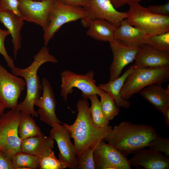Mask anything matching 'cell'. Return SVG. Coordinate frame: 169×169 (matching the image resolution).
Here are the masks:
<instances>
[{"label":"cell","mask_w":169,"mask_h":169,"mask_svg":"<svg viewBox=\"0 0 169 169\" xmlns=\"http://www.w3.org/2000/svg\"><path fill=\"white\" fill-rule=\"evenodd\" d=\"M157 136L151 125L124 121L112 128L103 140L127 156L148 146Z\"/></svg>","instance_id":"1"},{"label":"cell","mask_w":169,"mask_h":169,"mask_svg":"<svg viewBox=\"0 0 169 169\" xmlns=\"http://www.w3.org/2000/svg\"><path fill=\"white\" fill-rule=\"evenodd\" d=\"M76 108L78 114L74 123L71 125L62 124L70 132L78 156L86 149L95 148L112 127L108 125L100 128L94 125L91 118L89 103L86 99L78 100Z\"/></svg>","instance_id":"2"},{"label":"cell","mask_w":169,"mask_h":169,"mask_svg":"<svg viewBox=\"0 0 169 169\" xmlns=\"http://www.w3.org/2000/svg\"><path fill=\"white\" fill-rule=\"evenodd\" d=\"M33 61L28 67L21 69L15 67L11 70L12 74L16 76L23 77L27 87V92L24 99L18 104L16 109L29 113L35 117L38 115L34 108L35 100L40 98L42 85L37 71L40 67L47 62L56 63L58 60L50 54L47 46L43 47L38 53L33 57Z\"/></svg>","instance_id":"3"},{"label":"cell","mask_w":169,"mask_h":169,"mask_svg":"<svg viewBox=\"0 0 169 169\" xmlns=\"http://www.w3.org/2000/svg\"><path fill=\"white\" fill-rule=\"evenodd\" d=\"M169 80V66L134 70L126 78L120 94L123 98L128 100L149 85L161 84Z\"/></svg>","instance_id":"4"},{"label":"cell","mask_w":169,"mask_h":169,"mask_svg":"<svg viewBox=\"0 0 169 169\" xmlns=\"http://www.w3.org/2000/svg\"><path fill=\"white\" fill-rule=\"evenodd\" d=\"M138 2H131L126 18L132 26L146 31L151 35L169 31V16L153 13Z\"/></svg>","instance_id":"5"},{"label":"cell","mask_w":169,"mask_h":169,"mask_svg":"<svg viewBox=\"0 0 169 169\" xmlns=\"http://www.w3.org/2000/svg\"><path fill=\"white\" fill-rule=\"evenodd\" d=\"M84 8L64 4L54 0L49 14V23L44 31L43 37L45 46H47L49 41L54 36L64 24L85 17Z\"/></svg>","instance_id":"6"},{"label":"cell","mask_w":169,"mask_h":169,"mask_svg":"<svg viewBox=\"0 0 169 169\" xmlns=\"http://www.w3.org/2000/svg\"><path fill=\"white\" fill-rule=\"evenodd\" d=\"M20 112L11 109L0 118V150L11 159L20 151L21 140L18 131Z\"/></svg>","instance_id":"7"},{"label":"cell","mask_w":169,"mask_h":169,"mask_svg":"<svg viewBox=\"0 0 169 169\" xmlns=\"http://www.w3.org/2000/svg\"><path fill=\"white\" fill-rule=\"evenodd\" d=\"M60 75V94L65 101H67L68 95L73 93L74 88L80 90L82 97L86 100L92 94L100 96L104 92L96 85V81L94 78L95 73L93 70H90L83 74L65 70L61 73Z\"/></svg>","instance_id":"8"},{"label":"cell","mask_w":169,"mask_h":169,"mask_svg":"<svg viewBox=\"0 0 169 169\" xmlns=\"http://www.w3.org/2000/svg\"><path fill=\"white\" fill-rule=\"evenodd\" d=\"M84 8L85 16L81 19V23L83 26L87 28L90 21L96 18L104 19L118 28L127 16V12L117 10L110 0H91Z\"/></svg>","instance_id":"9"},{"label":"cell","mask_w":169,"mask_h":169,"mask_svg":"<svg viewBox=\"0 0 169 169\" xmlns=\"http://www.w3.org/2000/svg\"><path fill=\"white\" fill-rule=\"evenodd\" d=\"M93 158L95 169H132L126 156L103 140L95 148Z\"/></svg>","instance_id":"10"},{"label":"cell","mask_w":169,"mask_h":169,"mask_svg":"<svg viewBox=\"0 0 169 169\" xmlns=\"http://www.w3.org/2000/svg\"><path fill=\"white\" fill-rule=\"evenodd\" d=\"M25 85V80L8 72L0 62V100L7 108L16 109Z\"/></svg>","instance_id":"11"},{"label":"cell","mask_w":169,"mask_h":169,"mask_svg":"<svg viewBox=\"0 0 169 169\" xmlns=\"http://www.w3.org/2000/svg\"><path fill=\"white\" fill-rule=\"evenodd\" d=\"M109 43L113 55L109 69L110 81L118 78L124 68L134 61L141 45H129L115 38Z\"/></svg>","instance_id":"12"},{"label":"cell","mask_w":169,"mask_h":169,"mask_svg":"<svg viewBox=\"0 0 169 169\" xmlns=\"http://www.w3.org/2000/svg\"><path fill=\"white\" fill-rule=\"evenodd\" d=\"M54 0H18V8L24 20L40 26L44 31L49 23V14Z\"/></svg>","instance_id":"13"},{"label":"cell","mask_w":169,"mask_h":169,"mask_svg":"<svg viewBox=\"0 0 169 169\" xmlns=\"http://www.w3.org/2000/svg\"><path fill=\"white\" fill-rule=\"evenodd\" d=\"M51 126L49 136L57 144L59 160L67 167L77 169V156L74 145L71 141L70 132L64 125L59 123H53Z\"/></svg>","instance_id":"14"},{"label":"cell","mask_w":169,"mask_h":169,"mask_svg":"<svg viewBox=\"0 0 169 169\" xmlns=\"http://www.w3.org/2000/svg\"><path fill=\"white\" fill-rule=\"evenodd\" d=\"M134 61L135 70L169 66V53L145 44L141 45Z\"/></svg>","instance_id":"15"},{"label":"cell","mask_w":169,"mask_h":169,"mask_svg":"<svg viewBox=\"0 0 169 169\" xmlns=\"http://www.w3.org/2000/svg\"><path fill=\"white\" fill-rule=\"evenodd\" d=\"M43 94L34 101V105L39 107L37 113L40 119L49 126L53 123H63L58 118L55 112L57 102L49 82L43 78L41 82Z\"/></svg>","instance_id":"16"},{"label":"cell","mask_w":169,"mask_h":169,"mask_svg":"<svg viewBox=\"0 0 169 169\" xmlns=\"http://www.w3.org/2000/svg\"><path fill=\"white\" fill-rule=\"evenodd\" d=\"M129 161L131 166H140L146 169L169 168L168 157L150 149L144 148L138 150Z\"/></svg>","instance_id":"17"},{"label":"cell","mask_w":169,"mask_h":169,"mask_svg":"<svg viewBox=\"0 0 169 169\" xmlns=\"http://www.w3.org/2000/svg\"><path fill=\"white\" fill-rule=\"evenodd\" d=\"M24 21L21 17L11 11L0 9V22L3 24L11 36L15 59L18 51L21 48V31L24 23Z\"/></svg>","instance_id":"18"},{"label":"cell","mask_w":169,"mask_h":169,"mask_svg":"<svg viewBox=\"0 0 169 169\" xmlns=\"http://www.w3.org/2000/svg\"><path fill=\"white\" fill-rule=\"evenodd\" d=\"M151 35L146 31L130 25L125 18L117 28L115 38L129 45H141L146 44Z\"/></svg>","instance_id":"19"},{"label":"cell","mask_w":169,"mask_h":169,"mask_svg":"<svg viewBox=\"0 0 169 169\" xmlns=\"http://www.w3.org/2000/svg\"><path fill=\"white\" fill-rule=\"evenodd\" d=\"M141 96L158 111L162 113L169 105V85L165 89L161 84H153L142 89Z\"/></svg>","instance_id":"20"},{"label":"cell","mask_w":169,"mask_h":169,"mask_svg":"<svg viewBox=\"0 0 169 169\" xmlns=\"http://www.w3.org/2000/svg\"><path fill=\"white\" fill-rule=\"evenodd\" d=\"M134 70V65H131L123 74L116 79L109 81L106 83L99 84L97 86L100 90L109 94L113 99L117 106L128 108L130 106V102L122 97L120 91L127 76Z\"/></svg>","instance_id":"21"},{"label":"cell","mask_w":169,"mask_h":169,"mask_svg":"<svg viewBox=\"0 0 169 169\" xmlns=\"http://www.w3.org/2000/svg\"><path fill=\"white\" fill-rule=\"evenodd\" d=\"M54 140L43 134L28 138L21 141L20 151L41 156L54 148Z\"/></svg>","instance_id":"22"},{"label":"cell","mask_w":169,"mask_h":169,"mask_svg":"<svg viewBox=\"0 0 169 169\" xmlns=\"http://www.w3.org/2000/svg\"><path fill=\"white\" fill-rule=\"evenodd\" d=\"M86 34L97 40L109 42L115 39L117 29L114 25L102 18L91 20Z\"/></svg>","instance_id":"23"},{"label":"cell","mask_w":169,"mask_h":169,"mask_svg":"<svg viewBox=\"0 0 169 169\" xmlns=\"http://www.w3.org/2000/svg\"><path fill=\"white\" fill-rule=\"evenodd\" d=\"M18 131L21 141L42 134L39 127L37 125L31 115L23 111L20 112Z\"/></svg>","instance_id":"24"},{"label":"cell","mask_w":169,"mask_h":169,"mask_svg":"<svg viewBox=\"0 0 169 169\" xmlns=\"http://www.w3.org/2000/svg\"><path fill=\"white\" fill-rule=\"evenodd\" d=\"M14 169H39V157L20 151L16 153L12 158Z\"/></svg>","instance_id":"25"},{"label":"cell","mask_w":169,"mask_h":169,"mask_svg":"<svg viewBox=\"0 0 169 169\" xmlns=\"http://www.w3.org/2000/svg\"><path fill=\"white\" fill-rule=\"evenodd\" d=\"M89 99L91 103L90 111L93 124L98 128H102L107 126L109 125L110 121L105 118L103 114L97 95L92 94L90 96Z\"/></svg>","instance_id":"26"},{"label":"cell","mask_w":169,"mask_h":169,"mask_svg":"<svg viewBox=\"0 0 169 169\" xmlns=\"http://www.w3.org/2000/svg\"><path fill=\"white\" fill-rule=\"evenodd\" d=\"M100 96L103 114L105 118L110 121L119 114L120 111V107L116 105L113 99L106 92H103Z\"/></svg>","instance_id":"27"},{"label":"cell","mask_w":169,"mask_h":169,"mask_svg":"<svg viewBox=\"0 0 169 169\" xmlns=\"http://www.w3.org/2000/svg\"><path fill=\"white\" fill-rule=\"evenodd\" d=\"M38 157L40 169H64L67 167L65 164L55 157L52 149Z\"/></svg>","instance_id":"28"},{"label":"cell","mask_w":169,"mask_h":169,"mask_svg":"<svg viewBox=\"0 0 169 169\" xmlns=\"http://www.w3.org/2000/svg\"><path fill=\"white\" fill-rule=\"evenodd\" d=\"M146 44L169 53V31L150 36L147 39Z\"/></svg>","instance_id":"29"},{"label":"cell","mask_w":169,"mask_h":169,"mask_svg":"<svg viewBox=\"0 0 169 169\" xmlns=\"http://www.w3.org/2000/svg\"><path fill=\"white\" fill-rule=\"evenodd\" d=\"M95 148H88L76 157L77 169H95L93 151Z\"/></svg>","instance_id":"30"},{"label":"cell","mask_w":169,"mask_h":169,"mask_svg":"<svg viewBox=\"0 0 169 169\" xmlns=\"http://www.w3.org/2000/svg\"><path fill=\"white\" fill-rule=\"evenodd\" d=\"M149 149L157 152H164L166 156H169V138H161L158 136L150 142L148 146Z\"/></svg>","instance_id":"31"},{"label":"cell","mask_w":169,"mask_h":169,"mask_svg":"<svg viewBox=\"0 0 169 169\" xmlns=\"http://www.w3.org/2000/svg\"><path fill=\"white\" fill-rule=\"evenodd\" d=\"M10 33L7 30H3L0 28V54L3 57L8 66L12 70L15 67L14 61L8 55L4 45L5 38Z\"/></svg>","instance_id":"32"},{"label":"cell","mask_w":169,"mask_h":169,"mask_svg":"<svg viewBox=\"0 0 169 169\" xmlns=\"http://www.w3.org/2000/svg\"><path fill=\"white\" fill-rule=\"evenodd\" d=\"M18 0H0V9L9 10L22 17L18 10Z\"/></svg>","instance_id":"33"},{"label":"cell","mask_w":169,"mask_h":169,"mask_svg":"<svg viewBox=\"0 0 169 169\" xmlns=\"http://www.w3.org/2000/svg\"><path fill=\"white\" fill-rule=\"evenodd\" d=\"M147 8L150 11L155 14L169 16V1L162 5H150Z\"/></svg>","instance_id":"34"},{"label":"cell","mask_w":169,"mask_h":169,"mask_svg":"<svg viewBox=\"0 0 169 169\" xmlns=\"http://www.w3.org/2000/svg\"><path fill=\"white\" fill-rule=\"evenodd\" d=\"M0 169H14L12 159L0 150Z\"/></svg>","instance_id":"35"},{"label":"cell","mask_w":169,"mask_h":169,"mask_svg":"<svg viewBox=\"0 0 169 169\" xmlns=\"http://www.w3.org/2000/svg\"><path fill=\"white\" fill-rule=\"evenodd\" d=\"M64 4L74 6H79L85 8L91 0H57Z\"/></svg>","instance_id":"36"},{"label":"cell","mask_w":169,"mask_h":169,"mask_svg":"<svg viewBox=\"0 0 169 169\" xmlns=\"http://www.w3.org/2000/svg\"><path fill=\"white\" fill-rule=\"evenodd\" d=\"M115 8L131 2L139 3L143 0H110Z\"/></svg>","instance_id":"37"},{"label":"cell","mask_w":169,"mask_h":169,"mask_svg":"<svg viewBox=\"0 0 169 169\" xmlns=\"http://www.w3.org/2000/svg\"><path fill=\"white\" fill-rule=\"evenodd\" d=\"M166 124L169 126V105L167 106L162 111Z\"/></svg>","instance_id":"38"},{"label":"cell","mask_w":169,"mask_h":169,"mask_svg":"<svg viewBox=\"0 0 169 169\" xmlns=\"http://www.w3.org/2000/svg\"><path fill=\"white\" fill-rule=\"evenodd\" d=\"M7 108L5 104L0 100V118L3 113L4 110Z\"/></svg>","instance_id":"39"},{"label":"cell","mask_w":169,"mask_h":169,"mask_svg":"<svg viewBox=\"0 0 169 169\" xmlns=\"http://www.w3.org/2000/svg\"><path fill=\"white\" fill-rule=\"evenodd\" d=\"M33 1H44L45 0H31Z\"/></svg>","instance_id":"40"}]
</instances>
